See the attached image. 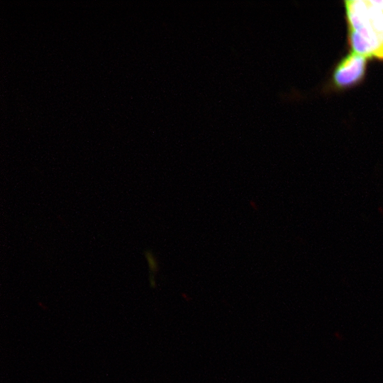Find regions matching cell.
<instances>
[{"label":"cell","mask_w":383,"mask_h":383,"mask_svg":"<svg viewBox=\"0 0 383 383\" xmlns=\"http://www.w3.org/2000/svg\"><path fill=\"white\" fill-rule=\"evenodd\" d=\"M367 57L351 52L344 57L335 67L333 79L339 87H347L357 84L364 76Z\"/></svg>","instance_id":"obj_1"},{"label":"cell","mask_w":383,"mask_h":383,"mask_svg":"<svg viewBox=\"0 0 383 383\" xmlns=\"http://www.w3.org/2000/svg\"><path fill=\"white\" fill-rule=\"evenodd\" d=\"M349 40L353 52L366 57H375V49L373 45L357 31L350 29Z\"/></svg>","instance_id":"obj_2"},{"label":"cell","mask_w":383,"mask_h":383,"mask_svg":"<svg viewBox=\"0 0 383 383\" xmlns=\"http://www.w3.org/2000/svg\"><path fill=\"white\" fill-rule=\"evenodd\" d=\"M145 256H146L147 260H148V264L150 269H152L153 271L157 270V262H155V260L154 257L152 256V255H150L148 252Z\"/></svg>","instance_id":"obj_3"}]
</instances>
